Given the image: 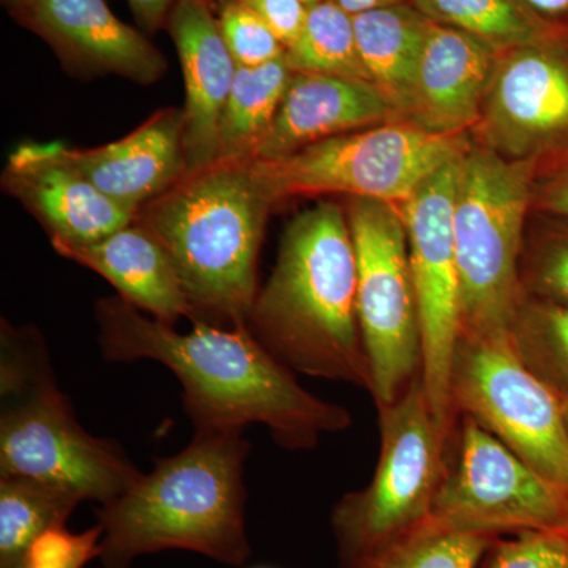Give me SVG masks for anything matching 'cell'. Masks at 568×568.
Masks as SVG:
<instances>
[{
	"mask_svg": "<svg viewBox=\"0 0 568 568\" xmlns=\"http://www.w3.org/2000/svg\"><path fill=\"white\" fill-rule=\"evenodd\" d=\"M95 321L108 362H159L178 377L196 433L261 424L278 446L310 450L324 435L353 425L346 407L310 394L246 325L194 320L192 331L181 334L121 297L97 302Z\"/></svg>",
	"mask_w": 568,
	"mask_h": 568,
	"instance_id": "obj_1",
	"label": "cell"
},
{
	"mask_svg": "<svg viewBox=\"0 0 568 568\" xmlns=\"http://www.w3.org/2000/svg\"><path fill=\"white\" fill-rule=\"evenodd\" d=\"M246 327L293 372L353 384L369 394L372 373L357 317V256L346 207L323 201L291 220Z\"/></svg>",
	"mask_w": 568,
	"mask_h": 568,
	"instance_id": "obj_2",
	"label": "cell"
},
{
	"mask_svg": "<svg viewBox=\"0 0 568 568\" xmlns=\"http://www.w3.org/2000/svg\"><path fill=\"white\" fill-rule=\"evenodd\" d=\"M244 429L194 433L173 457L97 511L104 568H130L141 556L166 549L197 552L224 566L252 555L246 534Z\"/></svg>",
	"mask_w": 568,
	"mask_h": 568,
	"instance_id": "obj_3",
	"label": "cell"
},
{
	"mask_svg": "<svg viewBox=\"0 0 568 568\" xmlns=\"http://www.w3.org/2000/svg\"><path fill=\"white\" fill-rule=\"evenodd\" d=\"M274 204L252 160H241L186 173L138 213L170 254L197 320L246 325Z\"/></svg>",
	"mask_w": 568,
	"mask_h": 568,
	"instance_id": "obj_4",
	"label": "cell"
},
{
	"mask_svg": "<svg viewBox=\"0 0 568 568\" xmlns=\"http://www.w3.org/2000/svg\"><path fill=\"white\" fill-rule=\"evenodd\" d=\"M0 395V477L36 478L100 506L140 480L121 444L82 428L55 383L41 336L6 321Z\"/></svg>",
	"mask_w": 568,
	"mask_h": 568,
	"instance_id": "obj_5",
	"label": "cell"
},
{
	"mask_svg": "<svg viewBox=\"0 0 568 568\" xmlns=\"http://www.w3.org/2000/svg\"><path fill=\"white\" fill-rule=\"evenodd\" d=\"M538 173L540 162L506 159L477 141L459 159L454 201L459 335L508 339L525 297L519 264Z\"/></svg>",
	"mask_w": 568,
	"mask_h": 568,
	"instance_id": "obj_6",
	"label": "cell"
},
{
	"mask_svg": "<svg viewBox=\"0 0 568 568\" xmlns=\"http://www.w3.org/2000/svg\"><path fill=\"white\" fill-rule=\"evenodd\" d=\"M377 410L381 452L375 476L332 510L339 560L384 547L428 521L450 467L454 436L437 424L422 375L395 403Z\"/></svg>",
	"mask_w": 568,
	"mask_h": 568,
	"instance_id": "obj_7",
	"label": "cell"
},
{
	"mask_svg": "<svg viewBox=\"0 0 568 568\" xmlns=\"http://www.w3.org/2000/svg\"><path fill=\"white\" fill-rule=\"evenodd\" d=\"M470 144L469 133H436L410 121H390L252 163L275 204L294 196L345 194L399 205Z\"/></svg>",
	"mask_w": 568,
	"mask_h": 568,
	"instance_id": "obj_8",
	"label": "cell"
},
{
	"mask_svg": "<svg viewBox=\"0 0 568 568\" xmlns=\"http://www.w3.org/2000/svg\"><path fill=\"white\" fill-rule=\"evenodd\" d=\"M357 256V317L377 409L395 403L422 375V325L409 246L398 205L347 200Z\"/></svg>",
	"mask_w": 568,
	"mask_h": 568,
	"instance_id": "obj_9",
	"label": "cell"
},
{
	"mask_svg": "<svg viewBox=\"0 0 568 568\" xmlns=\"http://www.w3.org/2000/svg\"><path fill=\"white\" fill-rule=\"evenodd\" d=\"M450 394L458 417H473L541 477L568 489L560 396L523 365L510 338L459 335Z\"/></svg>",
	"mask_w": 568,
	"mask_h": 568,
	"instance_id": "obj_10",
	"label": "cell"
},
{
	"mask_svg": "<svg viewBox=\"0 0 568 568\" xmlns=\"http://www.w3.org/2000/svg\"><path fill=\"white\" fill-rule=\"evenodd\" d=\"M459 159L437 170L399 204L409 246L422 325V381L437 424L455 435L458 416L450 394L457 347L459 274L454 241V201Z\"/></svg>",
	"mask_w": 568,
	"mask_h": 568,
	"instance_id": "obj_11",
	"label": "cell"
},
{
	"mask_svg": "<svg viewBox=\"0 0 568 568\" xmlns=\"http://www.w3.org/2000/svg\"><path fill=\"white\" fill-rule=\"evenodd\" d=\"M459 417L458 463L448 467L429 519L497 538L566 526L568 489L541 477L473 417Z\"/></svg>",
	"mask_w": 568,
	"mask_h": 568,
	"instance_id": "obj_12",
	"label": "cell"
},
{
	"mask_svg": "<svg viewBox=\"0 0 568 568\" xmlns=\"http://www.w3.org/2000/svg\"><path fill=\"white\" fill-rule=\"evenodd\" d=\"M476 141L545 163L568 149V36L497 54Z\"/></svg>",
	"mask_w": 568,
	"mask_h": 568,
	"instance_id": "obj_13",
	"label": "cell"
},
{
	"mask_svg": "<svg viewBox=\"0 0 568 568\" xmlns=\"http://www.w3.org/2000/svg\"><path fill=\"white\" fill-rule=\"evenodd\" d=\"M2 186L36 216L52 245L92 244L138 216L95 189L62 142H22L7 160Z\"/></svg>",
	"mask_w": 568,
	"mask_h": 568,
	"instance_id": "obj_14",
	"label": "cell"
},
{
	"mask_svg": "<svg viewBox=\"0 0 568 568\" xmlns=\"http://www.w3.org/2000/svg\"><path fill=\"white\" fill-rule=\"evenodd\" d=\"M13 14L47 41L71 71L118 74L149 85L166 70L162 52L119 20L104 0H26Z\"/></svg>",
	"mask_w": 568,
	"mask_h": 568,
	"instance_id": "obj_15",
	"label": "cell"
},
{
	"mask_svg": "<svg viewBox=\"0 0 568 568\" xmlns=\"http://www.w3.org/2000/svg\"><path fill=\"white\" fill-rule=\"evenodd\" d=\"M185 84L183 149L189 173L216 163L219 126L237 63L205 0H175L166 21Z\"/></svg>",
	"mask_w": 568,
	"mask_h": 568,
	"instance_id": "obj_16",
	"label": "cell"
},
{
	"mask_svg": "<svg viewBox=\"0 0 568 568\" xmlns=\"http://www.w3.org/2000/svg\"><path fill=\"white\" fill-rule=\"evenodd\" d=\"M496 59L485 41L429 21L406 121L436 133L473 132Z\"/></svg>",
	"mask_w": 568,
	"mask_h": 568,
	"instance_id": "obj_17",
	"label": "cell"
},
{
	"mask_svg": "<svg viewBox=\"0 0 568 568\" xmlns=\"http://www.w3.org/2000/svg\"><path fill=\"white\" fill-rule=\"evenodd\" d=\"M390 121H405L369 81L294 73L252 159L268 162L306 145Z\"/></svg>",
	"mask_w": 568,
	"mask_h": 568,
	"instance_id": "obj_18",
	"label": "cell"
},
{
	"mask_svg": "<svg viewBox=\"0 0 568 568\" xmlns=\"http://www.w3.org/2000/svg\"><path fill=\"white\" fill-rule=\"evenodd\" d=\"M65 153L95 189L134 213L159 200L189 173L183 114L175 108L156 111L119 141L93 149L65 145Z\"/></svg>",
	"mask_w": 568,
	"mask_h": 568,
	"instance_id": "obj_19",
	"label": "cell"
},
{
	"mask_svg": "<svg viewBox=\"0 0 568 568\" xmlns=\"http://www.w3.org/2000/svg\"><path fill=\"white\" fill-rule=\"evenodd\" d=\"M52 246L65 260L103 276L119 297L153 320L170 325L181 317L197 320L170 254L138 220L92 244Z\"/></svg>",
	"mask_w": 568,
	"mask_h": 568,
	"instance_id": "obj_20",
	"label": "cell"
},
{
	"mask_svg": "<svg viewBox=\"0 0 568 568\" xmlns=\"http://www.w3.org/2000/svg\"><path fill=\"white\" fill-rule=\"evenodd\" d=\"M358 52L372 84L405 119L429 21L410 2L354 14Z\"/></svg>",
	"mask_w": 568,
	"mask_h": 568,
	"instance_id": "obj_21",
	"label": "cell"
},
{
	"mask_svg": "<svg viewBox=\"0 0 568 568\" xmlns=\"http://www.w3.org/2000/svg\"><path fill=\"white\" fill-rule=\"evenodd\" d=\"M293 77L284 55L261 67H239L220 119L216 163L252 159Z\"/></svg>",
	"mask_w": 568,
	"mask_h": 568,
	"instance_id": "obj_22",
	"label": "cell"
},
{
	"mask_svg": "<svg viewBox=\"0 0 568 568\" xmlns=\"http://www.w3.org/2000/svg\"><path fill=\"white\" fill-rule=\"evenodd\" d=\"M428 20L452 26L485 41L500 54L525 44L568 36L521 0H409Z\"/></svg>",
	"mask_w": 568,
	"mask_h": 568,
	"instance_id": "obj_23",
	"label": "cell"
},
{
	"mask_svg": "<svg viewBox=\"0 0 568 568\" xmlns=\"http://www.w3.org/2000/svg\"><path fill=\"white\" fill-rule=\"evenodd\" d=\"M81 500L29 477H0V568H18L33 541L67 525Z\"/></svg>",
	"mask_w": 568,
	"mask_h": 568,
	"instance_id": "obj_24",
	"label": "cell"
},
{
	"mask_svg": "<svg viewBox=\"0 0 568 568\" xmlns=\"http://www.w3.org/2000/svg\"><path fill=\"white\" fill-rule=\"evenodd\" d=\"M497 540L443 529L428 519L384 547L339 560L338 568H477Z\"/></svg>",
	"mask_w": 568,
	"mask_h": 568,
	"instance_id": "obj_25",
	"label": "cell"
},
{
	"mask_svg": "<svg viewBox=\"0 0 568 568\" xmlns=\"http://www.w3.org/2000/svg\"><path fill=\"white\" fill-rule=\"evenodd\" d=\"M284 58L294 73L369 81L358 52L353 14L332 0L308 7L304 29L286 48Z\"/></svg>",
	"mask_w": 568,
	"mask_h": 568,
	"instance_id": "obj_26",
	"label": "cell"
},
{
	"mask_svg": "<svg viewBox=\"0 0 568 568\" xmlns=\"http://www.w3.org/2000/svg\"><path fill=\"white\" fill-rule=\"evenodd\" d=\"M523 365L556 395L568 396V306L523 297L508 331Z\"/></svg>",
	"mask_w": 568,
	"mask_h": 568,
	"instance_id": "obj_27",
	"label": "cell"
},
{
	"mask_svg": "<svg viewBox=\"0 0 568 568\" xmlns=\"http://www.w3.org/2000/svg\"><path fill=\"white\" fill-rule=\"evenodd\" d=\"M519 278L525 297L568 306V222L540 224L526 235Z\"/></svg>",
	"mask_w": 568,
	"mask_h": 568,
	"instance_id": "obj_28",
	"label": "cell"
},
{
	"mask_svg": "<svg viewBox=\"0 0 568 568\" xmlns=\"http://www.w3.org/2000/svg\"><path fill=\"white\" fill-rule=\"evenodd\" d=\"M224 43L237 67H261L283 58L286 48L272 29L241 0L224 3L219 17Z\"/></svg>",
	"mask_w": 568,
	"mask_h": 568,
	"instance_id": "obj_29",
	"label": "cell"
},
{
	"mask_svg": "<svg viewBox=\"0 0 568 568\" xmlns=\"http://www.w3.org/2000/svg\"><path fill=\"white\" fill-rule=\"evenodd\" d=\"M488 568H568V529L526 530L497 540Z\"/></svg>",
	"mask_w": 568,
	"mask_h": 568,
	"instance_id": "obj_30",
	"label": "cell"
},
{
	"mask_svg": "<svg viewBox=\"0 0 568 568\" xmlns=\"http://www.w3.org/2000/svg\"><path fill=\"white\" fill-rule=\"evenodd\" d=\"M102 526L71 532L67 525L55 526L33 541L18 568H84L102 552Z\"/></svg>",
	"mask_w": 568,
	"mask_h": 568,
	"instance_id": "obj_31",
	"label": "cell"
},
{
	"mask_svg": "<svg viewBox=\"0 0 568 568\" xmlns=\"http://www.w3.org/2000/svg\"><path fill=\"white\" fill-rule=\"evenodd\" d=\"M252 9L278 37L284 48H290L304 29L308 3L305 0H241Z\"/></svg>",
	"mask_w": 568,
	"mask_h": 568,
	"instance_id": "obj_32",
	"label": "cell"
},
{
	"mask_svg": "<svg viewBox=\"0 0 568 568\" xmlns=\"http://www.w3.org/2000/svg\"><path fill=\"white\" fill-rule=\"evenodd\" d=\"M532 211L568 222V162L538 173Z\"/></svg>",
	"mask_w": 568,
	"mask_h": 568,
	"instance_id": "obj_33",
	"label": "cell"
},
{
	"mask_svg": "<svg viewBox=\"0 0 568 568\" xmlns=\"http://www.w3.org/2000/svg\"><path fill=\"white\" fill-rule=\"evenodd\" d=\"M126 2L130 3L138 24L144 31L155 32L156 29L166 24L175 0H126Z\"/></svg>",
	"mask_w": 568,
	"mask_h": 568,
	"instance_id": "obj_34",
	"label": "cell"
},
{
	"mask_svg": "<svg viewBox=\"0 0 568 568\" xmlns=\"http://www.w3.org/2000/svg\"><path fill=\"white\" fill-rule=\"evenodd\" d=\"M521 2L549 21L568 26V0H521Z\"/></svg>",
	"mask_w": 568,
	"mask_h": 568,
	"instance_id": "obj_35",
	"label": "cell"
},
{
	"mask_svg": "<svg viewBox=\"0 0 568 568\" xmlns=\"http://www.w3.org/2000/svg\"><path fill=\"white\" fill-rule=\"evenodd\" d=\"M336 6L349 14L364 13V11L381 9V7L395 6V3L409 2V0H332Z\"/></svg>",
	"mask_w": 568,
	"mask_h": 568,
	"instance_id": "obj_36",
	"label": "cell"
},
{
	"mask_svg": "<svg viewBox=\"0 0 568 568\" xmlns=\"http://www.w3.org/2000/svg\"><path fill=\"white\" fill-rule=\"evenodd\" d=\"M568 162V149L562 153H559L555 159L548 160V162L540 164V173L541 171L551 170V168L559 166V164H564Z\"/></svg>",
	"mask_w": 568,
	"mask_h": 568,
	"instance_id": "obj_37",
	"label": "cell"
},
{
	"mask_svg": "<svg viewBox=\"0 0 568 568\" xmlns=\"http://www.w3.org/2000/svg\"><path fill=\"white\" fill-rule=\"evenodd\" d=\"M560 413H562L564 428H566L568 439V396L560 398Z\"/></svg>",
	"mask_w": 568,
	"mask_h": 568,
	"instance_id": "obj_38",
	"label": "cell"
},
{
	"mask_svg": "<svg viewBox=\"0 0 568 568\" xmlns=\"http://www.w3.org/2000/svg\"><path fill=\"white\" fill-rule=\"evenodd\" d=\"M2 2L6 3V6L9 7L11 11H17L20 9L22 3L26 2V0H2Z\"/></svg>",
	"mask_w": 568,
	"mask_h": 568,
	"instance_id": "obj_39",
	"label": "cell"
},
{
	"mask_svg": "<svg viewBox=\"0 0 568 568\" xmlns=\"http://www.w3.org/2000/svg\"><path fill=\"white\" fill-rule=\"evenodd\" d=\"M566 528L568 529V496H567V511H566Z\"/></svg>",
	"mask_w": 568,
	"mask_h": 568,
	"instance_id": "obj_40",
	"label": "cell"
},
{
	"mask_svg": "<svg viewBox=\"0 0 568 568\" xmlns=\"http://www.w3.org/2000/svg\"><path fill=\"white\" fill-rule=\"evenodd\" d=\"M308 6H313V3L320 2V0H305Z\"/></svg>",
	"mask_w": 568,
	"mask_h": 568,
	"instance_id": "obj_41",
	"label": "cell"
},
{
	"mask_svg": "<svg viewBox=\"0 0 568 568\" xmlns=\"http://www.w3.org/2000/svg\"><path fill=\"white\" fill-rule=\"evenodd\" d=\"M253 568H272V567H253Z\"/></svg>",
	"mask_w": 568,
	"mask_h": 568,
	"instance_id": "obj_42",
	"label": "cell"
}]
</instances>
